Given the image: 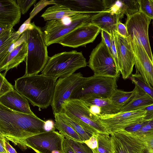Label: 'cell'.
Masks as SVG:
<instances>
[{"mask_svg": "<svg viewBox=\"0 0 153 153\" xmlns=\"http://www.w3.org/2000/svg\"><path fill=\"white\" fill-rule=\"evenodd\" d=\"M45 121L36 116L16 112L0 104V136L23 149L25 140L46 132Z\"/></svg>", "mask_w": 153, "mask_h": 153, "instance_id": "obj_1", "label": "cell"}, {"mask_svg": "<svg viewBox=\"0 0 153 153\" xmlns=\"http://www.w3.org/2000/svg\"><path fill=\"white\" fill-rule=\"evenodd\" d=\"M56 80L42 74L24 75L15 80L14 88L33 106L46 108L51 104Z\"/></svg>", "mask_w": 153, "mask_h": 153, "instance_id": "obj_2", "label": "cell"}, {"mask_svg": "<svg viewBox=\"0 0 153 153\" xmlns=\"http://www.w3.org/2000/svg\"><path fill=\"white\" fill-rule=\"evenodd\" d=\"M27 44V52L25 60V76L38 74L42 71L49 56L42 28L34 22L29 23L24 31Z\"/></svg>", "mask_w": 153, "mask_h": 153, "instance_id": "obj_3", "label": "cell"}, {"mask_svg": "<svg viewBox=\"0 0 153 153\" xmlns=\"http://www.w3.org/2000/svg\"><path fill=\"white\" fill-rule=\"evenodd\" d=\"M87 63L82 52H63L49 57L42 74L56 79L70 76Z\"/></svg>", "mask_w": 153, "mask_h": 153, "instance_id": "obj_4", "label": "cell"}, {"mask_svg": "<svg viewBox=\"0 0 153 153\" xmlns=\"http://www.w3.org/2000/svg\"><path fill=\"white\" fill-rule=\"evenodd\" d=\"M93 15L92 13H79L60 19L47 21L42 28L46 45L48 46L58 43L65 36L73 30L90 22Z\"/></svg>", "mask_w": 153, "mask_h": 153, "instance_id": "obj_5", "label": "cell"}, {"mask_svg": "<svg viewBox=\"0 0 153 153\" xmlns=\"http://www.w3.org/2000/svg\"><path fill=\"white\" fill-rule=\"evenodd\" d=\"M117 79L94 75L87 77L85 83L73 93L71 99L94 97L110 99L117 89Z\"/></svg>", "mask_w": 153, "mask_h": 153, "instance_id": "obj_6", "label": "cell"}, {"mask_svg": "<svg viewBox=\"0 0 153 153\" xmlns=\"http://www.w3.org/2000/svg\"><path fill=\"white\" fill-rule=\"evenodd\" d=\"M88 66L94 75L114 77L120 75L112 54L102 38L100 42L92 50L89 56Z\"/></svg>", "mask_w": 153, "mask_h": 153, "instance_id": "obj_7", "label": "cell"}, {"mask_svg": "<svg viewBox=\"0 0 153 153\" xmlns=\"http://www.w3.org/2000/svg\"><path fill=\"white\" fill-rule=\"evenodd\" d=\"M87 79L80 72L59 78L56 82L51 105L54 114L62 111L64 102L71 99L73 93L82 85Z\"/></svg>", "mask_w": 153, "mask_h": 153, "instance_id": "obj_8", "label": "cell"}, {"mask_svg": "<svg viewBox=\"0 0 153 153\" xmlns=\"http://www.w3.org/2000/svg\"><path fill=\"white\" fill-rule=\"evenodd\" d=\"M65 137L55 131L46 132L26 139L24 143L36 153H64Z\"/></svg>", "mask_w": 153, "mask_h": 153, "instance_id": "obj_9", "label": "cell"}, {"mask_svg": "<svg viewBox=\"0 0 153 153\" xmlns=\"http://www.w3.org/2000/svg\"><path fill=\"white\" fill-rule=\"evenodd\" d=\"M146 113V111L141 109L119 112L101 116L98 120L108 134L112 135L130 125L142 121L145 119Z\"/></svg>", "mask_w": 153, "mask_h": 153, "instance_id": "obj_10", "label": "cell"}, {"mask_svg": "<svg viewBox=\"0 0 153 153\" xmlns=\"http://www.w3.org/2000/svg\"><path fill=\"white\" fill-rule=\"evenodd\" d=\"M151 20L140 11L133 15L127 16L125 25L128 36L131 39H134L139 44L143 46L153 62L148 35V28Z\"/></svg>", "mask_w": 153, "mask_h": 153, "instance_id": "obj_11", "label": "cell"}, {"mask_svg": "<svg viewBox=\"0 0 153 153\" xmlns=\"http://www.w3.org/2000/svg\"><path fill=\"white\" fill-rule=\"evenodd\" d=\"M114 36L119 71L123 79H126L132 74L135 64V56L130 37L123 36L117 31Z\"/></svg>", "mask_w": 153, "mask_h": 153, "instance_id": "obj_12", "label": "cell"}, {"mask_svg": "<svg viewBox=\"0 0 153 153\" xmlns=\"http://www.w3.org/2000/svg\"><path fill=\"white\" fill-rule=\"evenodd\" d=\"M62 108V112L72 115L96 129L99 133L108 134L99 122V117L91 113L88 107L82 100L70 99L64 102Z\"/></svg>", "mask_w": 153, "mask_h": 153, "instance_id": "obj_13", "label": "cell"}, {"mask_svg": "<svg viewBox=\"0 0 153 153\" xmlns=\"http://www.w3.org/2000/svg\"><path fill=\"white\" fill-rule=\"evenodd\" d=\"M101 30L90 22L79 27L65 36L59 42L63 46L76 48L92 42Z\"/></svg>", "mask_w": 153, "mask_h": 153, "instance_id": "obj_14", "label": "cell"}, {"mask_svg": "<svg viewBox=\"0 0 153 153\" xmlns=\"http://www.w3.org/2000/svg\"><path fill=\"white\" fill-rule=\"evenodd\" d=\"M117 137L130 153H153V131L138 134L123 130Z\"/></svg>", "mask_w": 153, "mask_h": 153, "instance_id": "obj_15", "label": "cell"}, {"mask_svg": "<svg viewBox=\"0 0 153 153\" xmlns=\"http://www.w3.org/2000/svg\"><path fill=\"white\" fill-rule=\"evenodd\" d=\"M130 39L135 56L136 71L140 73L146 83L153 87V62L142 45L134 39L130 37Z\"/></svg>", "mask_w": 153, "mask_h": 153, "instance_id": "obj_16", "label": "cell"}, {"mask_svg": "<svg viewBox=\"0 0 153 153\" xmlns=\"http://www.w3.org/2000/svg\"><path fill=\"white\" fill-rule=\"evenodd\" d=\"M27 52V44L26 36L24 32L15 42L13 49L1 60L0 61V71L16 68L25 61Z\"/></svg>", "mask_w": 153, "mask_h": 153, "instance_id": "obj_17", "label": "cell"}, {"mask_svg": "<svg viewBox=\"0 0 153 153\" xmlns=\"http://www.w3.org/2000/svg\"><path fill=\"white\" fill-rule=\"evenodd\" d=\"M54 4L64 5L71 10L82 13H98L105 11L103 0H55Z\"/></svg>", "mask_w": 153, "mask_h": 153, "instance_id": "obj_18", "label": "cell"}, {"mask_svg": "<svg viewBox=\"0 0 153 153\" xmlns=\"http://www.w3.org/2000/svg\"><path fill=\"white\" fill-rule=\"evenodd\" d=\"M124 15L104 11L92 15L90 22L98 27L101 30L114 36L117 31V25Z\"/></svg>", "mask_w": 153, "mask_h": 153, "instance_id": "obj_19", "label": "cell"}, {"mask_svg": "<svg viewBox=\"0 0 153 153\" xmlns=\"http://www.w3.org/2000/svg\"><path fill=\"white\" fill-rule=\"evenodd\" d=\"M0 104L16 112L35 115L30 109L27 99L14 89L0 97Z\"/></svg>", "mask_w": 153, "mask_h": 153, "instance_id": "obj_20", "label": "cell"}, {"mask_svg": "<svg viewBox=\"0 0 153 153\" xmlns=\"http://www.w3.org/2000/svg\"><path fill=\"white\" fill-rule=\"evenodd\" d=\"M21 14L15 0H0V25L13 27L19 22Z\"/></svg>", "mask_w": 153, "mask_h": 153, "instance_id": "obj_21", "label": "cell"}, {"mask_svg": "<svg viewBox=\"0 0 153 153\" xmlns=\"http://www.w3.org/2000/svg\"><path fill=\"white\" fill-rule=\"evenodd\" d=\"M105 11L127 16L134 15L140 11L138 0H103Z\"/></svg>", "mask_w": 153, "mask_h": 153, "instance_id": "obj_22", "label": "cell"}, {"mask_svg": "<svg viewBox=\"0 0 153 153\" xmlns=\"http://www.w3.org/2000/svg\"><path fill=\"white\" fill-rule=\"evenodd\" d=\"M134 95L131 100L119 112L133 111L146 107L153 103L152 98L139 87L135 85Z\"/></svg>", "mask_w": 153, "mask_h": 153, "instance_id": "obj_23", "label": "cell"}, {"mask_svg": "<svg viewBox=\"0 0 153 153\" xmlns=\"http://www.w3.org/2000/svg\"><path fill=\"white\" fill-rule=\"evenodd\" d=\"M79 13H82L72 11L62 5L55 4L48 8L41 16L47 22L60 19Z\"/></svg>", "mask_w": 153, "mask_h": 153, "instance_id": "obj_24", "label": "cell"}, {"mask_svg": "<svg viewBox=\"0 0 153 153\" xmlns=\"http://www.w3.org/2000/svg\"><path fill=\"white\" fill-rule=\"evenodd\" d=\"M84 102L99 107L101 110V116L115 114L120 109L113 104L110 99L89 97L80 99Z\"/></svg>", "mask_w": 153, "mask_h": 153, "instance_id": "obj_25", "label": "cell"}, {"mask_svg": "<svg viewBox=\"0 0 153 153\" xmlns=\"http://www.w3.org/2000/svg\"><path fill=\"white\" fill-rule=\"evenodd\" d=\"M21 34L13 28L0 33V61L8 53V50L11 45L20 37Z\"/></svg>", "mask_w": 153, "mask_h": 153, "instance_id": "obj_26", "label": "cell"}, {"mask_svg": "<svg viewBox=\"0 0 153 153\" xmlns=\"http://www.w3.org/2000/svg\"><path fill=\"white\" fill-rule=\"evenodd\" d=\"M55 123V126L66 139L75 141L82 142L79 135L58 115L54 114Z\"/></svg>", "mask_w": 153, "mask_h": 153, "instance_id": "obj_27", "label": "cell"}, {"mask_svg": "<svg viewBox=\"0 0 153 153\" xmlns=\"http://www.w3.org/2000/svg\"><path fill=\"white\" fill-rule=\"evenodd\" d=\"M134 93V89L131 91H125L117 89L110 99L113 104L121 110L131 100Z\"/></svg>", "mask_w": 153, "mask_h": 153, "instance_id": "obj_28", "label": "cell"}, {"mask_svg": "<svg viewBox=\"0 0 153 153\" xmlns=\"http://www.w3.org/2000/svg\"><path fill=\"white\" fill-rule=\"evenodd\" d=\"M57 114L79 135L82 142L88 140L92 136V134L86 131L80 125L69 117L64 112H62Z\"/></svg>", "mask_w": 153, "mask_h": 153, "instance_id": "obj_29", "label": "cell"}, {"mask_svg": "<svg viewBox=\"0 0 153 153\" xmlns=\"http://www.w3.org/2000/svg\"><path fill=\"white\" fill-rule=\"evenodd\" d=\"M97 153H113L111 136L109 134L97 133Z\"/></svg>", "mask_w": 153, "mask_h": 153, "instance_id": "obj_30", "label": "cell"}, {"mask_svg": "<svg viewBox=\"0 0 153 153\" xmlns=\"http://www.w3.org/2000/svg\"><path fill=\"white\" fill-rule=\"evenodd\" d=\"M132 83L139 87L149 95L153 100V87L146 83L140 73L136 71L134 74H132L129 77Z\"/></svg>", "mask_w": 153, "mask_h": 153, "instance_id": "obj_31", "label": "cell"}, {"mask_svg": "<svg viewBox=\"0 0 153 153\" xmlns=\"http://www.w3.org/2000/svg\"><path fill=\"white\" fill-rule=\"evenodd\" d=\"M66 139L75 153H93L92 150L84 143Z\"/></svg>", "mask_w": 153, "mask_h": 153, "instance_id": "obj_32", "label": "cell"}, {"mask_svg": "<svg viewBox=\"0 0 153 153\" xmlns=\"http://www.w3.org/2000/svg\"><path fill=\"white\" fill-rule=\"evenodd\" d=\"M140 11L153 19V3L151 0H138Z\"/></svg>", "mask_w": 153, "mask_h": 153, "instance_id": "obj_33", "label": "cell"}, {"mask_svg": "<svg viewBox=\"0 0 153 153\" xmlns=\"http://www.w3.org/2000/svg\"><path fill=\"white\" fill-rule=\"evenodd\" d=\"M111 137L113 153H129L123 143L114 134Z\"/></svg>", "mask_w": 153, "mask_h": 153, "instance_id": "obj_34", "label": "cell"}, {"mask_svg": "<svg viewBox=\"0 0 153 153\" xmlns=\"http://www.w3.org/2000/svg\"><path fill=\"white\" fill-rule=\"evenodd\" d=\"M0 97L14 89L13 86L9 82L4 75L0 74Z\"/></svg>", "mask_w": 153, "mask_h": 153, "instance_id": "obj_35", "label": "cell"}, {"mask_svg": "<svg viewBox=\"0 0 153 153\" xmlns=\"http://www.w3.org/2000/svg\"><path fill=\"white\" fill-rule=\"evenodd\" d=\"M36 1V0H17L16 1L20 9L21 13L24 15Z\"/></svg>", "mask_w": 153, "mask_h": 153, "instance_id": "obj_36", "label": "cell"}, {"mask_svg": "<svg viewBox=\"0 0 153 153\" xmlns=\"http://www.w3.org/2000/svg\"><path fill=\"white\" fill-rule=\"evenodd\" d=\"M92 150L93 153H97L98 140L96 134H94L88 140L83 142Z\"/></svg>", "mask_w": 153, "mask_h": 153, "instance_id": "obj_37", "label": "cell"}, {"mask_svg": "<svg viewBox=\"0 0 153 153\" xmlns=\"http://www.w3.org/2000/svg\"><path fill=\"white\" fill-rule=\"evenodd\" d=\"M101 33L102 38L103 39L105 45L112 54L110 35L107 32L102 30H101Z\"/></svg>", "mask_w": 153, "mask_h": 153, "instance_id": "obj_38", "label": "cell"}, {"mask_svg": "<svg viewBox=\"0 0 153 153\" xmlns=\"http://www.w3.org/2000/svg\"><path fill=\"white\" fill-rule=\"evenodd\" d=\"M153 131V119L149 120L137 133H145Z\"/></svg>", "mask_w": 153, "mask_h": 153, "instance_id": "obj_39", "label": "cell"}, {"mask_svg": "<svg viewBox=\"0 0 153 153\" xmlns=\"http://www.w3.org/2000/svg\"><path fill=\"white\" fill-rule=\"evenodd\" d=\"M117 32L120 35L124 37H128V35L126 27L125 24L120 21L117 24Z\"/></svg>", "mask_w": 153, "mask_h": 153, "instance_id": "obj_40", "label": "cell"}, {"mask_svg": "<svg viewBox=\"0 0 153 153\" xmlns=\"http://www.w3.org/2000/svg\"><path fill=\"white\" fill-rule=\"evenodd\" d=\"M140 109L146 111V115L145 117L146 119L150 120L153 119V103Z\"/></svg>", "mask_w": 153, "mask_h": 153, "instance_id": "obj_41", "label": "cell"}, {"mask_svg": "<svg viewBox=\"0 0 153 153\" xmlns=\"http://www.w3.org/2000/svg\"><path fill=\"white\" fill-rule=\"evenodd\" d=\"M84 102L88 107L90 111L92 114L99 117L101 116V110L99 107L95 105L91 104L85 102Z\"/></svg>", "mask_w": 153, "mask_h": 153, "instance_id": "obj_42", "label": "cell"}, {"mask_svg": "<svg viewBox=\"0 0 153 153\" xmlns=\"http://www.w3.org/2000/svg\"><path fill=\"white\" fill-rule=\"evenodd\" d=\"M111 36V51L113 58L115 60L117 66L118 68V69L119 71L118 62V59L117 56V50L116 47L115 45L114 40V36Z\"/></svg>", "mask_w": 153, "mask_h": 153, "instance_id": "obj_43", "label": "cell"}, {"mask_svg": "<svg viewBox=\"0 0 153 153\" xmlns=\"http://www.w3.org/2000/svg\"><path fill=\"white\" fill-rule=\"evenodd\" d=\"M44 127L46 132L55 131L56 128L53 122L51 120L45 121Z\"/></svg>", "mask_w": 153, "mask_h": 153, "instance_id": "obj_44", "label": "cell"}, {"mask_svg": "<svg viewBox=\"0 0 153 153\" xmlns=\"http://www.w3.org/2000/svg\"><path fill=\"white\" fill-rule=\"evenodd\" d=\"M2 137L5 149L7 153H17L14 148L10 144L9 142Z\"/></svg>", "mask_w": 153, "mask_h": 153, "instance_id": "obj_45", "label": "cell"}, {"mask_svg": "<svg viewBox=\"0 0 153 153\" xmlns=\"http://www.w3.org/2000/svg\"><path fill=\"white\" fill-rule=\"evenodd\" d=\"M63 149L64 153H75L73 149L67 142L65 138L63 143Z\"/></svg>", "mask_w": 153, "mask_h": 153, "instance_id": "obj_46", "label": "cell"}, {"mask_svg": "<svg viewBox=\"0 0 153 153\" xmlns=\"http://www.w3.org/2000/svg\"><path fill=\"white\" fill-rule=\"evenodd\" d=\"M0 153H7L4 144L2 137L0 136Z\"/></svg>", "mask_w": 153, "mask_h": 153, "instance_id": "obj_47", "label": "cell"}, {"mask_svg": "<svg viewBox=\"0 0 153 153\" xmlns=\"http://www.w3.org/2000/svg\"><path fill=\"white\" fill-rule=\"evenodd\" d=\"M152 20H153V21H152V25H153V19H152Z\"/></svg>", "mask_w": 153, "mask_h": 153, "instance_id": "obj_48", "label": "cell"}, {"mask_svg": "<svg viewBox=\"0 0 153 153\" xmlns=\"http://www.w3.org/2000/svg\"><path fill=\"white\" fill-rule=\"evenodd\" d=\"M152 1L153 3V0H151Z\"/></svg>", "mask_w": 153, "mask_h": 153, "instance_id": "obj_49", "label": "cell"}, {"mask_svg": "<svg viewBox=\"0 0 153 153\" xmlns=\"http://www.w3.org/2000/svg\"></svg>", "mask_w": 153, "mask_h": 153, "instance_id": "obj_50", "label": "cell"}]
</instances>
